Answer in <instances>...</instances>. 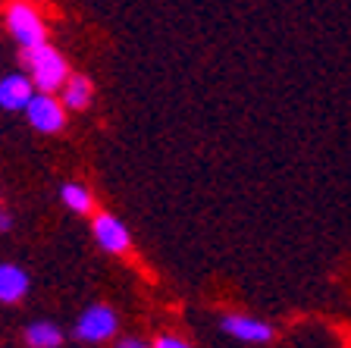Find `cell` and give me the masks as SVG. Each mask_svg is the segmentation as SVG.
<instances>
[{"mask_svg":"<svg viewBox=\"0 0 351 348\" xmlns=\"http://www.w3.org/2000/svg\"><path fill=\"white\" fill-rule=\"evenodd\" d=\"M22 63L29 69V79L38 88V95H53L69 82V66H66L63 54L53 51L51 44L22 51Z\"/></svg>","mask_w":351,"mask_h":348,"instance_id":"cell-1","label":"cell"},{"mask_svg":"<svg viewBox=\"0 0 351 348\" xmlns=\"http://www.w3.org/2000/svg\"><path fill=\"white\" fill-rule=\"evenodd\" d=\"M7 29L16 41L22 44V51H32V47H41L47 44V29H44V19L38 16L35 7L13 0L7 7Z\"/></svg>","mask_w":351,"mask_h":348,"instance_id":"cell-2","label":"cell"},{"mask_svg":"<svg viewBox=\"0 0 351 348\" xmlns=\"http://www.w3.org/2000/svg\"><path fill=\"white\" fill-rule=\"evenodd\" d=\"M117 311L107 305H91L75 323V336L82 342H91V345H101V342L113 339L117 336Z\"/></svg>","mask_w":351,"mask_h":348,"instance_id":"cell-3","label":"cell"},{"mask_svg":"<svg viewBox=\"0 0 351 348\" xmlns=\"http://www.w3.org/2000/svg\"><path fill=\"white\" fill-rule=\"evenodd\" d=\"M25 113H29V123L35 126L38 132H60L66 123V107L63 101H57L53 95H35L32 97V104L25 107Z\"/></svg>","mask_w":351,"mask_h":348,"instance_id":"cell-4","label":"cell"},{"mask_svg":"<svg viewBox=\"0 0 351 348\" xmlns=\"http://www.w3.org/2000/svg\"><path fill=\"white\" fill-rule=\"evenodd\" d=\"M223 329L235 339L248 342V345H261V342H270L273 339V327L270 323H263L257 317H241V314H229L223 317Z\"/></svg>","mask_w":351,"mask_h":348,"instance_id":"cell-5","label":"cell"},{"mask_svg":"<svg viewBox=\"0 0 351 348\" xmlns=\"http://www.w3.org/2000/svg\"><path fill=\"white\" fill-rule=\"evenodd\" d=\"M95 239H97V245L110 254L129 251V229H125L117 217H110V213H97L95 217Z\"/></svg>","mask_w":351,"mask_h":348,"instance_id":"cell-6","label":"cell"},{"mask_svg":"<svg viewBox=\"0 0 351 348\" xmlns=\"http://www.w3.org/2000/svg\"><path fill=\"white\" fill-rule=\"evenodd\" d=\"M32 97H35V85H32L29 76L13 73L0 79V107L3 110H22L29 107Z\"/></svg>","mask_w":351,"mask_h":348,"instance_id":"cell-7","label":"cell"},{"mask_svg":"<svg viewBox=\"0 0 351 348\" xmlns=\"http://www.w3.org/2000/svg\"><path fill=\"white\" fill-rule=\"evenodd\" d=\"M29 292V276L25 270H19L16 264H0V301L7 305H16L22 301Z\"/></svg>","mask_w":351,"mask_h":348,"instance_id":"cell-8","label":"cell"},{"mask_svg":"<svg viewBox=\"0 0 351 348\" xmlns=\"http://www.w3.org/2000/svg\"><path fill=\"white\" fill-rule=\"evenodd\" d=\"M91 95H95V85L88 76H79L73 73L69 82L63 85V107L66 110H85L91 104Z\"/></svg>","mask_w":351,"mask_h":348,"instance_id":"cell-9","label":"cell"},{"mask_svg":"<svg viewBox=\"0 0 351 348\" xmlns=\"http://www.w3.org/2000/svg\"><path fill=\"white\" fill-rule=\"evenodd\" d=\"M25 342H29V348H60L63 345V329L51 320H38V323L25 327Z\"/></svg>","mask_w":351,"mask_h":348,"instance_id":"cell-10","label":"cell"},{"mask_svg":"<svg viewBox=\"0 0 351 348\" xmlns=\"http://www.w3.org/2000/svg\"><path fill=\"white\" fill-rule=\"evenodd\" d=\"M63 201H66V207H73L75 213H88L91 211V195H88V189H82V185H63Z\"/></svg>","mask_w":351,"mask_h":348,"instance_id":"cell-11","label":"cell"},{"mask_svg":"<svg viewBox=\"0 0 351 348\" xmlns=\"http://www.w3.org/2000/svg\"><path fill=\"white\" fill-rule=\"evenodd\" d=\"M151 348H191V345L185 339H179V336H157Z\"/></svg>","mask_w":351,"mask_h":348,"instance_id":"cell-12","label":"cell"},{"mask_svg":"<svg viewBox=\"0 0 351 348\" xmlns=\"http://www.w3.org/2000/svg\"><path fill=\"white\" fill-rule=\"evenodd\" d=\"M117 348H151V345H147L145 339H123Z\"/></svg>","mask_w":351,"mask_h":348,"instance_id":"cell-13","label":"cell"},{"mask_svg":"<svg viewBox=\"0 0 351 348\" xmlns=\"http://www.w3.org/2000/svg\"><path fill=\"white\" fill-rule=\"evenodd\" d=\"M10 226H13V223H10V217H3V213H0V229L7 232V229H10Z\"/></svg>","mask_w":351,"mask_h":348,"instance_id":"cell-14","label":"cell"}]
</instances>
